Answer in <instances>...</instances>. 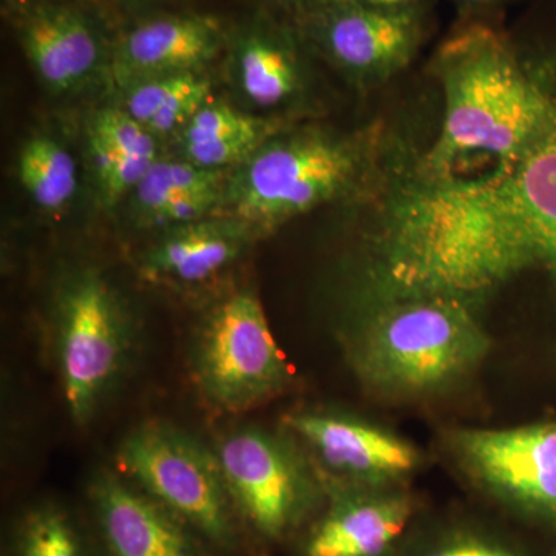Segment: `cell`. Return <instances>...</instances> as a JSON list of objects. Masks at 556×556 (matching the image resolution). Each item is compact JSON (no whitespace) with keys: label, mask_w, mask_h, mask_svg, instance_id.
<instances>
[{"label":"cell","mask_w":556,"mask_h":556,"mask_svg":"<svg viewBox=\"0 0 556 556\" xmlns=\"http://www.w3.org/2000/svg\"><path fill=\"white\" fill-rule=\"evenodd\" d=\"M444 126L424 159V179H455L477 160L507 169L525 152L551 105L546 53L527 60L492 21H463L438 47Z\"/></svg>","instance_id":"1"},{"label":"cell","mask_w":556,"mask_h":556,"mask_svg":"<svg viewBox=\"0 0 556 556\" xmlns=\"http://www.w3.org/2000/svg\"><path fill=\"white\" fill-rule=\"evenodd\" d=\"M489 339L466 303L450 295H413L369 325L357 365L375 386L426 391L475 367Z\"/></svg>","instance_id":"2"},{"label":"cell","mask_w":556,"mask_h":556,"mask_svg":"<svg viewBox=\"0 0 556 556\" xmlns=\"http://www.w3.org/2000/svg\"><path fill=\"white\" fill-rule=\"evenodd\" d=\"M130 318L101 274L79 270L62 288L54 329V361L62 397L79 427L98 415L134 354Z\"/></svg>","instance_id":"3"},{"label":"cell","mask_w":556,"mask_h":556,"mask_svg":"<svg viewBox=\"0 0 556 556\" xmlns=\"http://www.w3.org/2000/svg\"><path fill=\"white\" fill-rule=\"evenodd\" d=\"M362 166L364 153L346 139L318 131L274 139L233 181V212L248 228H274L345 193Z\"/></svg>","instance_id":"4"},{"label":"cell","mask_w":556,"mask_h":556,"mask_svg":"<svg viewBox=\"0 0 556 556\" xmlns=\"http://www.w3.org/2000/svg\"><path fill=\"white\" fill-rule=\"evenodd\" d=\"M190 369L204 401L228 415L255 408L283 390L287 362L254 292H236L204 317Z\"/></svg>","instance_id":"5"},{"label":"cell","mask_w":556,"mask_h":556,"mask_svg":"<svg viewBox=\"0 0 556 556\" xmlns=\"http://www.w3.org/2000/svg\"><path fill=\"white\" fill-rule=\"evenodd\" d=\"M126 477L217 543H229L228 486L214 450L167 422L142 424L118 448Z\"/></svg>","instance_id":"6"},{"label":"cell","mask_w":556,"mask_h":556,"mask_svg":"<svg viewBox=\"0 0 556 556\" xmlns=\"http://www.w3.org/2000/svg\"><path fill=\"white\" fill-rule=\"evenodd\" d=\"M294 24L306 46L351 79L379 86L415 60L426 42L430 13H396L339 0Z\"/></svg>","instance_id":"7"},{"label":"cell","mask_w":556,"mask_h":556,"mask_svg":"<svg viewBox=\"0 0 556 556\" xmlns=\"http://www.w3.org/2000/svg\"><path fill=\"white\" fill-rule=\"evenodd\" d=\"M230 496L260 532L278 536L298 518L305 479L287 445L257 427H239L214 448Z\"/></svg>","instance_id":"8"},{"label":"cell","mask_w":556,"mask_h":556,"mask_svg":"<svg viewBox=\"0 0 556 556\" xmlns=\"http://www.w3.org/2000/svg\"><path fill=\"white\" fill-rule=\"evenodd\" d=\"M456 445L479 479L556 518V424L463 431Z\"/></svg>","instance_id":"9"},{"label":"cell","mask_w":556,"mask_h":556,"mask_svg":"<svg viewBox=\"0 0 556 556\" xmlns=\"http://www.w3.org/2000/svg\"><path fill=\"white\" fill-rule=\"evenodd\" d=\"M90 493L113 556H195L175 515L148 493L110 471L93 479Z\"/></svg>","instance_id":"10"},{"label":"cell","mask_w":556,"mask_h":556,"mask_svg":"<svg viewBox=\"0 0 556 556\" xmlns=\"http://www.w3.org/2000/svg\"><path fill=\"white\" fill-rule=\"evenodd\" d=\"M21 43L39 78L54 91L76 89L101 61L93 25L67 7L40 5L21 24Z\"/></svg>","instance_id":"11"},{"label":"cell","mask_w":556,"mask_h":556,"mask_svg":"<svg viewBox=\"0 0 556 556\" xmlns=\"http://www.w3.org/2000/svg\"><path fill=\"white\" fill-rule=\"evenodd\" d=\"M287 426L316 450L325 464L354 477H393L412 470L415 450L393 434L346 417L299 413Z\"/></svg>","instance_id":"12"},{"label":"cell","mask_w":556,"mask_h":556,"mask_svg":"<svg viewBox=\"0 0 556 556\" xmlns=\"http://www.w3.org/2000/svg\"><path fill=\"white\" fill-rule=\"evenodd\" d=\"M222 39L217 22L208 17H156L124 36L119 67L139 79L193 72L217 54Z\"/></svg>","instance_id":"13"},{"label":"cell","mask_w":556,"mask_h":556,"mask_svg":"<svg viewBox=\"0 0 556 556\" xmlns=\"http://www.w3.org/2000/svg\"><path fill=\"white\" fill-rule=\"evenodd\" d=\"M243 223L195 222L170 228L142 262L153 280L203 283L236 262L247 241Z\"/></svg>","instance_id":"14"},{"label":"cell","mask_w":556,"mask_h":556,"mask_svg":"<svg viewBox=\"0 0 556 556\" xmlns=\"http://www.w3.org/2000/svg\"><path fill=\"white\" fill-rule=\"evenodd\" d=\"M300 43L295 24L262 20L243 33L237 43V73L241 90L258 108H277L291 101L303 83Z\"/></svg>","instance_id":"15"},{"label":"cell","mask_w":556,"mask_h":556,"mask_svg":"<svg viewBox=\"0 0 556 556\" xmlns=\"http://www.w3.org/2000/svg\"><path fill=\"white\" fill-rule=\"evenodd\" d=\"M405 500H364L338 506L311 536L308 556H380L404 532Z\"/></svg>","instance_id":"16"},{"label":"cell","mask_w":556,"mask_h":556,"mask_svg":"<svg viewBox=\"0 0 556 556\" xmlns=\"http://www.w3.org/2000/svg\"><path fill=\"white\" fill-rule=\"evenodd\" d=\"M268 124L223 104H207L182 127L185 160L204 169L223 170L248 161L263 144Z\"/></svg>","instance_id":"17"},{"label":"cell","mask_w":556,"mask_h":556,"mask_svg":"<svg viewBox=\"0 0 556 556\" xmlns=\"http://www.w3.org/2000/svg\"><path fill=\"white\" fill-rule=\"evenodd\" d=\"M211 97V84L195 73H172L139 79L126 98V110L152 135L185 127Z\"/></svg>","instance_id":"18"},{"label":"cell","mask_w":556,"mask_h":556,"mask_svg":"<svg viewBox=\"0 0 556 556\" xmlns=\"http://www.w3.org/2000/svg\"><path fill=\"white\" fill-rule=\"evenodd\" d=\"M17 172L24 189L43 211L67 206L78 188L76 164L56 139L35 137L21 150Z\"/></svg>","instance_id":"19"},{"label":"cell","mask_w":556,"mask_h":556,"mask_svg":"<svg viewBox=\"0 0 556 556\" xmlns=\"http://www.w3.org/2000/svg\"><path fill=\"white\" fill-rule=\"evenodd\" d=\"M222 172L204 169L188 160H156L134 190L139 217L177 193L222 190Z\"/></svg>","instance_id":"20"},{"label":"cell","mask_w":556,"mask_h":556,"mask_svg":"<svg viewBox=\"0 0 556 556\" xmlns=\"http://www.w3.org/2000/svg\"><path fill=\"white\" fill-rule=\"evenodd\" d=\"M21 556H84L78 533L56 507L33 511L21 536Z\"/></svg>","instance_id":"21"},{"label":"cell","mask_w":556,"mask_h":556,"mask_svg":"<svg viewBox=\"0 0 556 556\" xmlns=\"http://www.w3.org/2000/svg\"><path fill=\"white\" fill-rule=\"evenodd\" d=\"M89 138L127 159L150 163L159 160L155 135L150 134L126 110L109 109L98 113L91 123Z\"/></svg>","instance_id":"22"},{"label":"cell","mask_w":556,"mask_h":556,"mask_svg":"<svg viewBox=\"0 0 556 556\" xmlns=\"http://www.w3.org/2000/svg\"><path fill=\"white\" fill-rule=\"evenodd\" d=\"M430 556H518L510 548L485 541H464L434 552Z\"/></svg>","instance_id":"23"},{"label":"cell","mask_w":556,"mask_h":556,"mask_svg":"<svg viewBox=\"0 0 556 556\" xmlns=\"http://www.w3.org/2000/svg\"><path fill=\"white\" fill-rule=\"evenodd\" d=\"M371 9L396 13H430L434 0H354Z\"/></svg>","instance_id":"24"},{"label":"cell","mask_w":556,"mask_h":556,"mask_svg":"<svg viewBox=\"0 0 556 556\" xmlns=\"http://www.w3.org/2000/svg\"><path fill=\"white\" fill-rule=\"evenodd\" d=\"M455 2L463 10L464 21H484L481 14L495 9L503 0H455Z\"/></svg>","instance_id":"25"},{"label":"cell","mask_w":556,"mask_h":556,"mask_svg":"<svg viewBox=\"0 0 556 556\" xmlns=\"http://www.w3.org/2000/svg\"><path fill=\"white\" fill-rule=\"evenodd\" d=\"M276 2L287 7V10L295 14V20H299V17L305 16V14L324 9V7L339 2V0H276Z\"/></svg>","instance_id":"26"}]
</instances>
